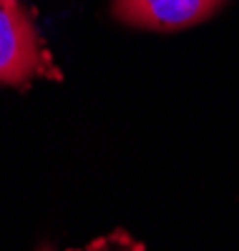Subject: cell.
Listing matches in <instances>:
<instances>
[{"mask_svg":"<svg viewBox=\"0 0 239 251\" xmlns=\"http://www.w3.org/2000/svg\"><path fill=\"white\" fill-rule=\"evenodd\" d=\"M38 78L60 80V68L23 0H0V86L28 88Z\"/></svg>","mask_w":239,"mask_h":251,"instance_id":"1","label":"cell"},{"mask_svg":"<svg viewBox=\"0 0 239 251\" xmlns=\"http://www.w3.org/2000/svg\"><path fill=\"white\" fill-rule=\"evenodd\" d=\"M224 0H114L116 20L146 30H179L202 23Z\"/></svg>","mask_w":239,"mask_h":251,"instance_id":"2","label":"cell"}]
</instances>
